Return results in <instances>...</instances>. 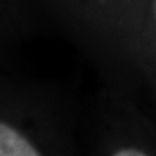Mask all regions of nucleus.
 Wrapping results in <instances>:
<instances>
[{
	"mask_svg": "<svg viewBox=\"0 0 156 156\" xmlns=\"http://www.w3.org/2000/svg\"><path fill=\"white\" fill-rule=\"evenodd\" d=\"M0 156H88L84 101L61 84L2 68Z\"/></svg>",
	"mask_w": 156,
	"mask_h": 156,
	"instance_id": "1",
	"label": "nucleus"
},
{
	"mask_svg": "<svg viewBox=\"0 0 156 156\" xmlns=\"http://www.w3.org/2000/svg\"><path fill=\"white\" fill-rule=\"evenodd\" d=\"M88 54L100 83L132 94V56L145 0H49Z\"/></svg>",
	"mask_w": 156,
	"mask_h": 156,
	"instance_id": "2",
	"label": "nucleus"
},
{
	"mask_svg": "<svg viewBox=\"0 0 156 156\" xmlns=\"http://www.w3.org/2000/svg\"><path fill=\"white\" fill-rule=\"evenodd\" d=\"M88 156H156V117L133 95L101 84L84 101Z\"/></svg>",
	"mask_w": 156,
	"mask_h": 156,
	"instance_id": "3",
	"label": "nucleus"
},
{
	"mask_svg": "<svg viewBox=\"0 0 156 156\" xmlns=\"http://www.w3.org/2000/svg\"><path fill=\"white\" fill-rule=\"evenodd\" d=\"M132 95L156 117V0H145L132 56Z\"/></svg>",
	"mask_w": 156,
	"mask_h": 156,
	"instance_id": "4",
	"label": "nucleus"
},
{
	"mask_svg": "<svg viewBox=\"0 0 156 156\" xmlns=\"http://www.w3.org/2000/svg\"><path fill=\"white\" fill-rule=\"evenodd\" d=\"M9 9L5 5L3 0H0V68H3V61H5V44L7 41V35H9Z\"/></svg>",
	"mask_w": 156,
	"mask_h": 156,
	"instance_id": "5",
	"label": "nucleus"
}]
</instances>
